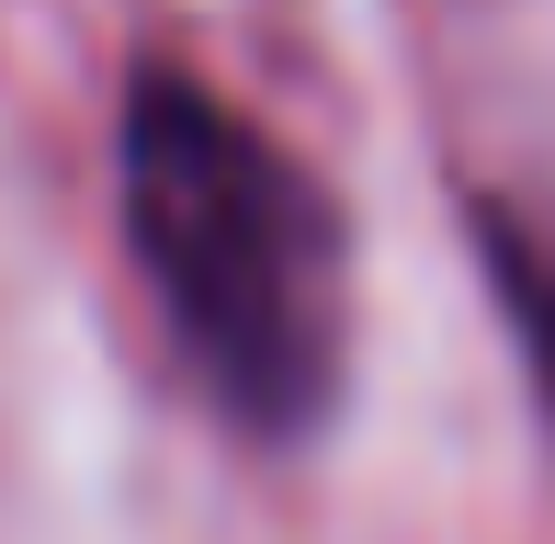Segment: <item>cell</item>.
I'll return each mask as SVG.
<instances>
[{"instance_id":"obj_2","label":"cell","mask_w":555,"mask_h":544,"mask_svg":"<svg viewBox=\"0 0 555 544\" xmlns=\"http://www.w3.org/2000/svg\"><path fill=\"white\" fill-rule=\"evenodd\" d=\"M488 261H499V295H511L521 352H533V386H544V409H555V261L533 250V238H511L499 216H488Z\"/></svg>"},{"instance_id":"obj_1","label":"cell","mask_w":555,"mask_h":544,"mask_svg":"<svg viewBox=\"0 0 555 544\" xmlns=\"http://www.w3.org/2000/svg\"><path fill=\"white\" fill-rule=\"evenodd\" d=\"M114 193L216 409L261 442H307L351 363V228L330 182L227 91L147 68L125 91Z\"/></svg>"}]
</instances>
